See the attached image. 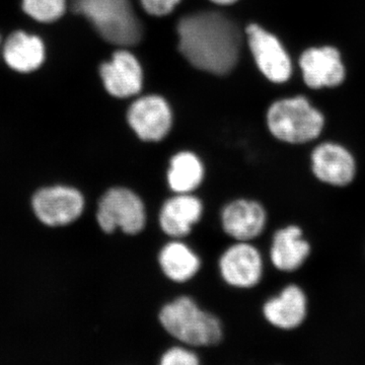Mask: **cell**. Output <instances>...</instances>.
Masks as SVG:
<instances>
[{
  "label": "cell",
  "mask_w": 365,
  "mask_h": 365,
  "mask_svg": "<svg viewBox=\"0 0 365 365\" xmlns=\"http://www.w3.org/2000/svg\"><path fill=\"white\" fill-rule=\"evenodd\" d=\"M127 119L136 135L146 143L163 140L172 127L169 105L158 96L136 100L129 108Z\"/></svg>",
  "instance_id": "10"
},
{
  "label": "cell",
  "mask_w": 365,
  "mask_h": 365,
  "mask_svg": "<svg viewBox=\"0 0 365 365\" xmlns=\"http://www.w3.org/2000/svg\"><path fill=\"white\" fill-rule=\"evenodd\" d=\"M267 124L271 134L278 140L304 144L321 135L325 117L306 97L297 96L273 103L268 110Z\"/></svg>",
  "instance_id": "4"
},
{
  "label": "cell",
  "mask_w": 365,
  "mask_h": 365,
  "mask_svg": "<svg viewBox=\"0 0 365 365\" xmlns=\"http://www.w3.org/2000/svg\"><path fill=\"white\" fill-rule=\"evenodd\" d=\"M23 9L35 21L53 23L66 13V0H23Z\"/></svg>",
  "instance_id": "20"
},
{
  "label": "cell",
  "mask_w": 365,
  "mask_h": 365,
  "mask_svg": "<svg viewBox=\"0 0 365 365\" xmlns=\"http://www.w3.org/2000/svg\"><path fill=\"white\" fill-rule=\"evenodd\" d=\"M86 201L78 189L67 186L48 187L33 198V208L41 222L49 227H63L83 215Z\"/></svg>",
  "instance_id": "7"
},
{
  "label": "cell",
  "mask_w": 365,
  "mask_h": 365,
  "mask_svg": "<svg viewBox=\"0 0 365 365\" xmlns=\"http://www.w3.org/2000/svg\"><path fill=\"white\" fill-rule=\"evenodd\" d=\"M299 67L304 83L314 90L336 88L345 81L344 62L333 46L309 48L300 55Z\"/></svg>",
  "instance_id": "9"
},
{
  "label": "cell",
  "mask_w": 365,
  "mask_h": 365,
  "mask_svg": "<svg viewBox=\"0 0 365 365\" xmlns=\"http://www.w3.org/2000/svg\"><path fill=\"white\" fill-rule=\"evenodd\" d=\"M205 169L200 158L190 151H181L172 158L167 182L175 194L193 193L202 184Z\"/></svg>",
  "instance_id": "19"
},
{
  "label": "cell",
  "mask_w": 365,
  "mask_h": 365,
  "mask_svg": "<svg viewBox=\"0 0 365 365\" xmlns=\"http://www.w3.org/2000/svg\"><path fill=\"white\" fill-rule=\"evenodd\" d=\"M158 319L163 328L184 344L208 347L222 340L220 319L203 311L191 297H180L165 304L160 309Z\"/></svg>",
  "instance_id": "2"
},
{
  "label": "cell",
  "mask_w": 365,
  "mask_h": 365,
  "mask_svg": "<svg viewBox=\"0 0 365 365\" xmlns=\"http://www.w3.org/2000/svg\"><path fill=\"white\" fill-rule=\"evenodd\" d=\"M211 1L215 2V4L227 6V4H234V2L237 1V0H211Z\"/></svg>",
  "instance_id": "23"
},
{
  "label": "cell",
  "mask_w": 365,
  "mask_h": 365,
  "mask_svg": "<svg viewBox=\"0 0 365 365\" xmlns=\"http://www.w3.org/2000/svg\"><path fill=\"white\" fill-rule=\"evenodd\" d=\"M263 259L259 250L250 242H237L225 250L220 259L222 279L230 287L249 289L260 283Z\"/></svg>",
  "instance_id": "8"
},
{
  "label": "cell",
  "mask_w": 365,
  "mask_h": 365,
  "mask_svg": "<svg viewBox=\"0 0 365 365\" xmlns=\"http://www.w3.org/2000/svg\"><path fill=\"white\" fill-rule=\"evenodd\" d=\"M4 61L14 71L29 73L37 71L45 60V46L38 36L14 32L4 46Z\"/></svg>",
  "instance_id": "17"
},
{
  "label": "cell",
  "mask_w": 365,
  "mask_h": 365,
  "mask_svg": "<svg viewBox=\"0 0 365 365\" xmlns=\"http://www.w3.org/2000/svg\"><path fill=\"white\" fill-rule=\"evenodd\" d=\"M71 7L111 44L128 47L141 39L143 29L130 0H71Z\"/></svg>",
  "instance_id": "3"
},
{
  "label": "cell",
  "mask_w": 365,
  "mask_h": 365,
  "mask_svg": "<svg viewBox=\"0 0 365 365\" xmlns=\"http://www.w3.org/2000/svg\"><path fill=\"white\" fill-rule=\"evenodd\" d=\"M100 74L106 90L113 97H132L143 88L140 64L135 56L126 50L117 51L111 61L102 64Z\"/></svg>",
  "instance_id": "13"
},
{
  "label": "cell",
  "mask_w": 365,
  "mask_h": 365,
  "mask_svg": "<svg viewBox=\"0 0 365 365\" xmlns=\"http://www.w3.org/2000/svg\"><path fill=\"white\" fill-rule=\"evenodd\" d=\"M200 360L196 353L182 347L170 348L163 353L160 364L162 365H198Z\"/></svg>",
  "instance_id": "21"
},
{
  "label": "cell",
  "mask_w": 365,
  "mask_h": 365,
  "mask_svg": "<svg viewBox=\"0 0 365 365\" xmlns=\"http://www.w3.org/2000/svg\"><path fill=\"white\" fill-rule=\"evenodd\" d=\"M203 203L193 194H176L170 197L160 208L158 223L165 235L174 239L186 237L192 228L200 222Z\"/></svg>",
  "instance_id": "14"
},
{
  "label": "cell",
  "mask_w": 365,
  "mask_h": 365,
  "mask_svg": "<svg viewBox=\"0 0 365 365\" xmlns=\"http://www.w3.org/2000/svg\"><path fill=\"white\" fill-rule=\"evenodd\" d=\"M0 42H1V38H0Z\"/></svg>",
  "instance_id": "24"
},
{
  "label": "cell",
  "mask_w": 365,
  "mask_h": 365,
  "mask_svg": "<svg viewBox=\"0 0 365 365\" xmlns=\"http://www.w3.org/2000/svg\"><path fill=\"white\" fill-rule=\"evenodd\" d=\"M311 165L314 177L330 186H348L356 175L354 157L339 143L319 144L312 153Z\"/></svg>",
  "instance_id": "11"
},
{
  "label": "cell",
  "mask_w": 365,
  "mask_h": 365,
  "mask_svg": "<svg viewBox=\"0 0 365 365\" xmlns=\"http://www.w3.org/2000/svg\"><path fill=\"white\" fill-rule=\"evenodd\" d=\"M180 0H141L144 11L151 16H167L174 11Z\"/></svg>",
  "instance_id": "22"
},
{
  "label": "cell",
  "mask_w": 365,
  "mask_h": 365,
  "mask_svg": "<svg viewBox=\"0 0 365 365\" xmlns=\"http://www.w3.org/2000/svg\"><path fill=\"white\" fill-rule=\"evenodd\" d=\"M311 254V245L297 225L281 228L273 235L270 259L274 267L283 272H294L304 265Z\"/></svg>",
  "instance_id": "16"
},
{
  "label": "cell",
  "mask_w": 365,
  "mask_h": 365,
  "mask_svg": "<svg viewBox=\"0 0 365 365\" xmlns=\"http://www.w3.org/2000/svg\"><path fill=\"white\" fill-rule=\"evenodd\" d=\"M146 220L143 199L130 189L114 187L98 201L97 222L106 234L117 230L126 235L139 234L145 227Z\"/></svg>",
  "instance_id": "5"
},
{
  "label": "cell",
  "mask_w": 365,
  "mask_h": 365,
  "mask_svg": "<svg viewBox=\"0 0 365 365\" xmlns=\"http://www.w3.org/2000/svg\"><path fill=\"white\" fill-rule=\"evenodd\" d=\"M247 37L257 66L274 83H284L292 78V63L284 46L273 34L258 25L247 28Z\"/></svg>",
  "instance_id": "6"
},
{
  "label": "cell",
  "mask_w": 365,
  "mask_h": 365,
  "mask_svg": "<svg viewBox=\"0 0 365 365\" xmlns=\"http://www.w3.org/2000/svg\"><path fill=\"white\" fill-rule=\"evenodd\" d=\"M158 264L165 277L176 283L191 280L201 268L198 255L179 241L168 242L163 247L158 254Z\"/></svg>",
  "instance_id": "18"
},
{
  "label": "cell",
  "mask_w": 365,
  "mask_h": 365,
  "mask_svg": "<svg viewBox=\"0 0 365 365\" xmlns=\"http://www.w3.org/2000/svg\"><path fill=\"white\" fill-rule=\"evenodd\" d=\"M263 314L269 324L281 330H294L304 323L307 314V299L302 287L290 284L277 297L268 299Z\"/></svg>",
  "instance_id": "15"
},
{
  "label": "cell",
  "mask_w": 365,
  "mask_h": 365,
  "mask_svg": "<svg viewBox=\"0 0 365 365\" xmlns=\"http://www.w3.org/2000/svg\"><path fill=\"white\" fill-rule=\"evenodd\" d=\"M220 218L225 234L237 242L253 241L267 225L266 209L252 199H237L227 204Z\"/></svg>",
  "instance_id": "12"
},
{
  "label": "cell",
  "mask_w": 365,
  "mask_h": 365,
  "mask_svg": "<svg viewBox=\"0 0 365 365\" xmlns=\"http://www.w3.org/2000/svg\"><path fill=\"white\" fill-rule=\"evenodd\" d=\"M179 49L190 64L200 71L223 76L239 60L241 34L230 19L215 11H200L178 24Z\"/></svg>",
  "instance_id": "1"
}]
</instances>
